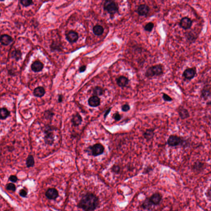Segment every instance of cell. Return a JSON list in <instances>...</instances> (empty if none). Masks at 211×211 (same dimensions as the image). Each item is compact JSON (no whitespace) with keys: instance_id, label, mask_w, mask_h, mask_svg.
<instances>
[{"instance_id":"31","label":"cell","mask_w":211,"mask_h":211,"mask_svg":"<svg viewBox=\"0 0 211 211\" xmlns=\"http://www.w3.org/2000/svg\"><path fill=\"white\" fill-rule=\"evenodd\" d=\"M154 27V24L153 22H149L147 23L143 27V28H144V30L146 31L150 32L153 30Z\"/></svg>"},{"instance_id":"30","label":"cell","mask_w":211,"mask_h":211,"mask_svg":"<svg viewBox=\"0 0 211 211\" xmlns=\"http://www.w3.org/2000/svg\"><path fill=\"white\" fill-rule=\"evenodd\" d=\"M54 115V113L53 112V111H52L50 110H47L45 111L44 116L45 119L51 121L53 118Z\"/></svg>"},{"instance_id":"10","label":"cell","mask_w":211,"mask_h":211,"mask_svg":"<svg viewBox=\"0 0 211 211\" xmlns=\"http://www.w3.org/2000/svg\"><path fill=\"white\" fill-rule=\"evenodd\" d=\"M200 96L204 100H208V98H210L211 89L210 85L204 86L201 91Z\"/></svg>"},{"instance_id":"39","label":"cell","mask_w":211,"mask_h":211,"mask_svg":"<svg viewBox=\"0 0 211 211\" xmlns=\"http://www.w3.org/2000/svg\"><path fill=\"white\" fill-rule=\"evenodd\" d=\"M19 194L21 197L26 198L27 195V192L24 189H21L19 191Z\"/></svg>"},{"instance_id":"23","label":"cell","mask_w":211,"mask_h":211,"mask_svg":"<svg viewBox=\"0 0 211 211\" xmlns=\"http://www.w3.org/2000/svg\"><path fill=\"white\" fill-rule=\"evenodd\" d=\"M46 93L44 88L42 87H38L33 90V94L34 96L37 97H41Z\"/></svg>"},{"instance_id":"16","label":"cell","mask_w":211,"mask_h":211,"mask_svg":"<svg viewBox=\"0 0 211 211\" xmlns=\"http://www.w3.org/2000/svg\"><path fill=\"white\" fill-rule=\"evenodd\" d=\"M178 114L181 119L184 120L188 119L190 116L189 111L183 107L179 108L178 110Z\"/></svg>"},{"instance_id":"25","label":"cell","mask_w":211,"mask_h":211,"mask_svg":"<svg viewBox=\"0 0 211 211\" xmlns=\"http://www.w3.org/2000/svg\"><path fill=\"white\" fill-rule=\"evenodd\" d=\"M11 58L13 59H15L16 61H18L20 60L22 56V53L20 50L15 49L11 53Z\"/></svg>"},{"instance_id":"11","label":"cell","mask_w":211,"mask_h":211,"mask_svg":"<svg viewBox=\"0 0 211 211\" xmlns=\"http://www.w3.org/2000/svg\"><path fill=\"white\" fill-rule=\"evenodd\" d=\"M66 39L70 43H75L78 39V34L74 31H70L66 34Z\"/></svg>"},{"instance_id":"35","label":"cell","mask_w":211,"mask_h":211,"mask_svg":"<svg viewBox=\"0 0 211 211\" xmlns=\"http://www.w3.org/2000/svg\"><path fill=\"white\" fill-rule=\"evenodd\" d=\"M162 98L163 99L164 101L166 102H171L173 101L172 98L166 93H163Z\"/></svg>"},{"instance_id":"40","label":"cell","mask_w":211,"mask_h":211,"mask_svg":"<svg viewBox=\"0 0 211 211\" xmlns=\"http://www.w3.org/2000/svg\"><path fill=\"white\" fill-rule=\"evenodd\" d=\"M9 180L10 182L13 183H16L17 182L18 180L17 177L15 175H11L9 177Z\"/></svg>"},{"instance_id":"12","label":"cell","mask_w":211,"mask_h":211,"mask_svg":"<svg viewBox=\"0 0 211 211\" xmlns=\"http://www.w3.org/2000/svg\"><path fill=\"white\" fill-rule=\"evenodd\" d=\"M205 167V163L199 160H197L194 163L192 167V169L195 172H201L204 170Z\"/></svg>"},{"instance_id":"32","label":"cell","mask_w":211,"mask_h":211,"mask_svg":"<svg viewBox=\"0 0 211 211\" xmlns=\"http://www.w3.org/2000/svg\"><path fill=\"white\" fill-rule=\"evenodd\" d=\"M61 47L60 44L57 42H54L51 45V49L52 50H58V51H61Z\"/></svg>"},{"instance_id":"21","label":"cell","mask_w":211,"mask_h":211,"mask_svg":"<svg viewBox=\"0 0 211 211\" xmlns=\"http://www.w3.org/2000/svg\"><path fill=\"white\" fill-rule=\"evenodd\" d=\"M88 102L89 105L90 107H95L100 105V99L96 96H93L89 98Z\"/></svg>"},{"instance_id":"20","label":"cell","mask_w":211,"mask_h":211,"mask_svg":"<svg viewBox=\"0 0 211 211\" xmlns=\"http://www.w3.org/2000/svg\"><path fill=\"white\" fill-rule=\"evenodd\" d=\"M44 68V64L39 61L33 62L31 65V68L33 72H38L42 71Z\"/></svg>"},{"instance_id":"37","label":"cell","mask_w":211,"mask_h":211,"mask_svg":"<svg viewBox=\"0 0 211 211\" xmlns=\"http://www.w3.org/2000/svg\"><path fill=\"white\" fill-rule=\"evenodd\" d=\"M121 170V168L119 166V165H115L113 166L112 168V170L114 173H116V174H118L119 173Z\"/></svg>"},{"instance_id":"33","label":"cell","mask_w":211,"mask_h":211,"mask_svg":"<svg viewBox=\"0 0 211 211\" xmlns=\"http://www.w3.org/2000/svg\"><path fill=\"white\" fill-rule=\"evenodd\" d=\"M20 3L24 7H28L32 5L33 4V1L31 0H21L20 1Z\"/></svg>"},{"instance_id":"5","label":"cell","mask_w":211,"mask_h":211,"mask_svg":"<svg viewBox=\"0 0 211 211\" xmlns=\"http://www.w3.org/2000/svg\"><path fill=\"white\" fill-rule=\"evenodd\" d=\"M104 10L111 15L119 13V7L118 4L114 1H107L104 5Z\"/></svg>"},{"instance_id":"44","label":"cell","mask_w":211,"mask_h":211,"mask_svg":"<svg viewBox=\"0 0 211 211\" xmlns=\"http://www.w3.org/2000/svg\"><path fill=\"white\" fill-rule=\"evenodd\" d=\"M1 13H0V17H1Z\"/></svg>"},{"instance_id":"6","label":"cell","mask_w":211,"mask_h":211,"mask_svg":"<svg viewBox=\"0 0 211 211\" xmlns=\"http://www.w3.org/2000/svg\"><path fill=\"white\" fill-rule=\"evenodd\" d=\"M196 74L197 69L196 67L188 68H186L184 71L182 76L185 80L190 81L195 78Z\"/></svg>"},{"instance_id":"34","label":"cell","mask_w":211,"mask_h":211,"mask_svg":"<svg viewBox=\"0 0 211 211\" xmlns=\"http://www.w3.org/2000/svg\"><path fill=\"white\" fill-rule=\"evenodd\" d=\"M6 189L8 191H10L15 192L16 190L15 185L13 183L7 184L6 186Z\"/></svg>"},{"instance_id":"15","label":"cell","mask_w":211,"mask_h":211,"mask_svg":"<svg viewBox=\"0 0 211 211\" xmlns=\"http://www.w3.org/2000/svg\"><path fill=\"white\" fill-rule=\"evenodd\" d=\"M46 196L50 200H55L58 196V192L55 188H49L46 193Z\"/></svg>"},{"instance_id":"41","label":"cell","mask_w":211,"mask_h":211,"mask_svg":"<svg viewBox=\"0 0 211 211\" xmlns=\"http://www.w3.org/2000/svg\"><path fill=\"white\" fill-rule=\"evenodd\" d=\"M86 66H81V67H80V68H79V70L80 72V73H82V72H85V70H86Z\"/></svg>"},{"instance_id":"18","label":"cell","mask_w":211,"mask_h":211,"mask_svg":"<svg viewBox=\"0 0 211 211\" xmlns=\"http://www.w3.org/2000/svg\"><path fill=\"white\" fill-rule=\"evenodd\" d=\"M13 41V38L7 34L2 35L0 36V43L2 45L7 46Z\"/></svg>"},{"instance_id":"17","label":"cell","mask_w":211,"mask_h":211,"mask_svg":"<svg viewBox=\"0 0 211 211\" xmlns=\"http://www.w3.org/2000/svg\"><path fill=\"white\" fill-rule=\"evenodd\" d=\"M185 37L188 43L192 44L195 42L198 38V35L195 32L191 31L185 33Z\"/></svg>"},{"instance_id":"22","label":"cell","mask_w":211,"mask_h":211,"mask_svg":"<svg viewBox=\"0 0 211 211\" xmlns=\"http://www.w3.org/2000/svg\"><path fill=\"white\" fill-rule=\"evenodd\" d=\"M71 121L74 126H78L82 123V117L79 113H77L73 116Z\"/></svg>"},{"instance_id":"24","label":"cell","mask_w":211,"mask_h":211,"mask_svg":"<svg viewBox=\"0 0 211 211\" xmlns=\"http://www.w3.org/2000/svg\"><path fill=\"white\" fill-rule=\"evenodd\" d=\"M10 112L5 108H0V120L6 119L10 116Z\"/></svg>"},{"instance_id":"28","label":"cell","mask_w":211,"mask_h":211,"mask_svg":"<svg viewBox=\"0 0 211 211\" xmlns=\"http://www.w3.org/2000/svg\"><path fill=\"white\" fill-rule=\"evenodd\" d=\"M153 205L152 202L150 201L149 198H147L143 202L142 204V207L144 210H149Z\"/></svg>"},{"instance_id":"1","label":"cell","mask_w":211,"mask_h":211,"mask_svg":"<svg viewBox=\"0 0 211 211\" xmlns=\"http://www.w3.org/2000/svg\"><path fill=\"white\" fill-rule=\"evenodd\" d=\"M98 203L99 199L95 195L88 193L81 198L78 207L85 211H93L97 208Z\"/></svg>"},{"instance_id":"7","label":"cell","mask_w":211,"mask_h":211,"mask_svg":"<svg viewBox=\"0 0 211 211\" xmlns=\"http://www.w3.org/2000/svg\"><path fill=\"white\" fill-rule=\"evenodd\" d=\"M104 148L102 144L97 143L90 147V150L92 155L97 156L104 153Z\"/></svg>"},{"instance_id":"8","label":"cell","mask_w":211,"mask_h":211,"mask_svg":"<svg viewBox=\"0 0 211 211\" xmlns=\"http://www.w3.org/2000/svg\"><path fill=\"white\" fill-rule=\"evenodd\" d=\"M193 21L190 18L186 17L182 18L180 21V26L182 29L188 30L191 29L193 25Z\"/></svg>"},{"instance_id":"42","label":"cell","mask_w":211,"mask_h":211,"mask_svg":"<svg viewBox=\"0 0 211 211\" xmlns=\"http://www.w3.org/2000/svg\"><path fill=\"white\" fill-rule=\"evenodd\" d=\"M111 109H112V108H110L109 109H108L107 110V111H106L104 115V119H106L107 116V115H108L109 113L110 112Z\"/></svg>"},{"instance_id":"27","label":"cell","mask_w":211,"mask_h":211,"mask_svg":"<svg viewBox=\"0 0 211 211\" xmlns=\"http://www.w3.org/2000/svg\"><path fill=\"white\" fill-rule=\"evenodd\" d=\"M35 164L34 157L33 155H28L26 160V165L28 168L33 167Z\"/></svg>"},{"instance_id":"14","label":"cell","mask_w":211,"mask_h":211,"mask_svg":"<svg viewBox=\"0 0 211 211\" xmlns=\"http://www.w3.org/2000/svg\"><path fill=\"white\" fill-rule=\"evenodd\" d=\"M155 129L150 128L146 129L143 134V138L147 141H150L153 139L155 136Z\"/></svg>"},{"instance_id":"9","label":"cell","mask_w":211,"mask_h":211,"mask_svg":"<svg viewBox=\"0 0 211 211\" xmlns=\"http://www.w3.org/2000/svg\"><path fill=\"white\" fill-rule=\"evenodd\" d=\"M150 11V7L145 4L140 5L137 9V13L141 16H146L149 14Z\"/></svg>"},{"instance_id":"19","label":"cell","mask_w":211,"mask_h":211,"mask_svg":"<svg viewBox=\"0 0 211 211\" xmlns=\"http://www.w3.org/2000/svg\"><path fill=\"white\" fill-rule=\"evenodd\" d=\"M162 196L159 193H156L153 194L150 198H149L150 201L153 205H158L160 204L162 200Z\"/></svg>"},{"instance_id":"4","label":"cell","mask_w":211,"mask_h":211,"mask_svg":"<svg viewBox=\"0 0 211 211\" xmlns=\"http://www.w3.org/2000/svg\"><path fill=\"white\" fill-rule=\"evenodd\" d=\"M186 140L182 137L177 135H171L167 140V143L169 147H175L183 146L186 143Z\"/></svg>"},{"instance_id":"29","label":"cell","mask_w":211,"mask_h":211,"mask_svg":"<svg viewBox=\"0 0 211 211\" xmlns=\"http://www.w3.org/2000/svg\"><path fill=\"white\" fill-rule=\"evenodd\" d=\"M104 89L101 88V87L97 86L96 87L93 89V94H94V96H101L104 93Z\"/></svg>"},{"instance_id":"38","label":"cell","mask_w":211,"mask_h":211,"mask_svg":"<svg viewBox=\"0 0 211 211\" xmlns=\"http://www.w3.org/2000/svg\"><path fill=\"white\" fill-rule=\"evenodd\" d=\"M113 118L116 121H119L121 119L122 116L119 113H116L113 114Z\"/></svg>"},{"instance_id":"2","label":"cell","mask_w":211,"mask_h":211,"mask_svg":"<svg viewBox=\"0 0 211 211\" xmlns=\"http://www.w3.org/2000/svg\"><path fill=\"white\" fill-rule=\"evenodd\" d=\"M164 73L163 67L161 64L155 65L149 67L145 73L146 77L151 78L162 76Z\"/></svg>"},{"instance_id":"43","label":"cell","mask_w":211,"mask_h":211,"mask_svg":"<svg viewBox=\"0 0 211 211\" xmlns=\"http://www.w3.org/2000/svg\"><path fill=\"white\" fill-rule=\"evenodd\" d=\"M63 99V96L62 95H60L58 96V101L59 102H62Z\"/></svg>"},{"instance_id":"26","label":"cell","mask_w":211,"mask_h":211,"mask_svg":"<svg viewBox=\"0 0 211 211\" xmlns=\"http://www.w3.org/2000/svg\"><path fill=\"white\" fill-rule=\"evenodd\" d=\"M104 30V28L103 27L99 25H96L93 28V31L96 35H101L103 34Z\"/></svg>"},{"instance_id":"13","label":"cell","mask_w":211,"mask_h":211,"mask_svg":"<svg viewBox=\"0 0 211 211\" xmlns=\"http://www.w3.org/2000/svg\"><path fill=\"white\" fill-rule=\"evenodd\" d=\"M129 79L124 76H121L116 79L117 85L121 88L126 87L129 84Z\"/></svg>"},{"instance_id":"36","label":"cell","mask_w":211,"mask_h":211,"mask_svg":"<svg viewBox=\"0 0 211 211\" xmlns=\"http://www.w3.org/2000/svg\"><path fill=\"white\" fill-rule=\"evenodd\" d=\"M130 106L128 104H125L121 107L122 111L123 112H127L130 110Z\"/></svg>"},{"instance_id":"45","label":"cell","mask_w":211,"mask_h":211,"mask_svg":"<svg viewBox=\"0 0 211 211\" xmlns=\"http://www.w3.org/2000/svg\"><path fill=\"white\" fill-rule=\"evenodd\" d=\"M173 211V210H171V211Z\"/></svg>"},{"instance_id":"3","label":"cell","mask_w":211,"mask_h":211,"mask_svg":"<svg viewBox=\"0 0 211 211\" xmlns=\"http://www.w3.org/2000/svg\"><path fill=\"white\" fill-rule=\"evenodd\" d=\"M56 129L55 127L49 125H46L44 127V141L46 144L52 145L54 143V135L53 132Z\"/></svg>"}]
</instances>
